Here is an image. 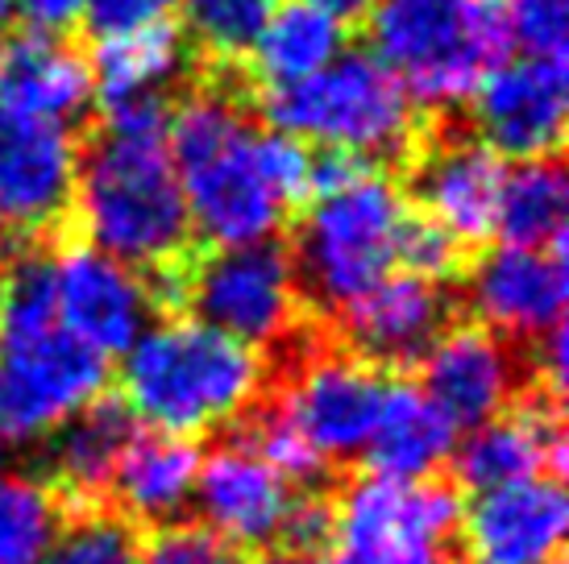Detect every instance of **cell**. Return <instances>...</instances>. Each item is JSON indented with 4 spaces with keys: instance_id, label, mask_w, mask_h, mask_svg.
<instances>
[{
    "instance_id": "obj_1",
    "label": "cell",
    "mask_w": 569,
    "mask_h": 564,
    "mask_svg": "<svg viewBox=\"0 0 569 564\" xmlns=\"http://www.w3.org/2000/svg\"><path fill=\"white\" fill-rule=\"evenodd\" d=\"M167 95L112 104L76 162L71 216L92 250L142 274L196 253L188 200L167 150Z\"/></svg>"
},
{
    "instance_id": "obj_2",
    "label": "cell",
    "mask_w": 569,
    "mask_h": 564,
    "mask_svg": "<svg viewBox=\"0 0 569 564\" xmlns=\"http://www.w3.org/2000/svg\"><path fill=\"white\" fill-rule=\"evenodd\" d=\"M262 357L200 320H162L146 329L121 365V403L150 432H221L262 394Z\"/></svg>"
},
{
    "instance_id": "obj_3",
    "label": "cell",
    "mask_w": 569,
    "mask_h": 564,
    "mask_svg": "<svg viewBox=\"0 0 569 564\" xmlns=\"http://www.w3.org/2000/svg\"><path fill=\"white\" fill-rule=\"evenodd\" d=\"M253 133L258 129L238 109V95L224 88L191 92L167 121V150L188 200L191 233L217 250L270 241L287 216L262 179Z\"/></svg>"
},
{
    "instance_id": "obj_4",
    "label": "cell",
    "mask_w": 569,
    "mask_h": 564,
    "mask_svg": "<svg viewBox=\"0 0 569 564\" xmlns=\"http://www.w3.org/2000/svg\"><path fill=\"white\" fill-rule=\"evenodd\" d=\"M370 47L411 104H466L490 67L511 59L503 0H375Z\"/></svg>"
},
{
    "instance_id": "obj_5",
    "label": "cell",
    "mask_w": 569,
    "mask_h": 564,
    "mask_svg": "<svg viewBox=\"0 0 569 564\" xmlns=\"http://www.w3.org/2000/svg\"><path fill=\"white\" fill-rule=\"evenodd\" d=\"M411 204L382 171L300 208L291 241V274L300 303L312 312H346L399 266V236Z\"/></svg>"
},
{
    "instance_id": "obj_6",
    "label": "cell",
    "mask_w": 569,
    "mask_h": 564,
    "mask_svg": "<svg viewBox=\"0 0 569 564\" xmlns=\"http://www.w3.org/2000/svg\"><path fill=\"white\" fill-rule=\"evenodd\" d=\"M258 104L274 133L366 158L370 167L403 162L420 138L411 95L375 54H341L303 83L262 92Z\"/></svg>"
},
{
    "instance_id": "obj_7",
    "label": "cell",
    "mask_w": 569,
    "mask_h": 564,
    "mask_svg": "<svg viewBox=\"0 0 569 564\" xmlns=\"http://www.w3.org/2000/svg\"><path fill=\"white\" fill-rule=\"evenodd\" d=\"M274 365H279V382L267 394L300 427V436L329 465H346L353 456H362L379 423L391 374L366 365L349 349L308 336L303 329L274 353Z\"/></svg>"
},
{
    "instance_id": "obj_8",
    "label": "cell",
    "mask_w": 569,
    "mask_h": 564,
    "mask_svg": "<svg viewBox=\"0 0 569 564\" xmlns=\"http://www.w3.org/2000/svg\"><path fill=\"white\" fill-rule=\"evenodd\" d=\"M337 502L349 564H461L466 502L449 482H391L366 473Z\"/></svg>"
},
{
    "instance_id": "obj_9",
    "label": "cell",
    "mask_w": 569,
    "mask_h": 564,
    "mask_svg": "<svg viewBox=\"0 0 569 564\" xmlns=\"http://www.w3.org/2000/svg\"><path fill=\"white\" fill-rule=\"evenodd\" d=\"M183 308L238 345L270 353H279L303 329L291 258L279 241L212 250L204 258L191 253L183 270Z\"/></svg>"
},
{
    "instance_id": "obj_10",
    "label": "cell",
    "mask_w": 569,
    "mask_h": 564,
    "mask_svg": "<svg viewBox=\"0 0 569 564\" xmlns=\"http://www.w3.org/2000/svg\"><path fill=\"white\" fill-rule=\"evenodd\" d=\"M109 382V361L59 324L0 336V453L47 444Z\"/></svg>"
},
{
    "instance_id": "obj_11",
    "label": "cell",
    "mask_w": 569,
    "mask_h": 564,
    "mask_svg": "<svg viewBox=\"0 0 569 564\" xmlns=\"http://www.w3.org/2000/svg\"><path fill=\"white\" fill-rule=\"evenodd\" d=\"M76 162L71 129L0 100V241L54 233L71 216Z\"/></svg>"
},
{
    "instance_id": "obj_12",
    "label": "cell",
    "mask_w": 569,
    "mask_h": 564,
    "mask_svg": "<svg viewBox=\"0 0 569 564\" xmlns=\"http://www.w3.org/2000/svg\"><path fill=\"white\" fill-rule=\"evenodd\" d=\"M408 162V204L441 224L466 250L495 233V208L503 188V162L461 129L416 138Z\"/></svg>"
},
{
    "instance_id": "obj_13",
    "label": "cell",
    "mask_w": 569,
    "mask_h": 564,
    "mask_svg": "<svg viewBox=\"0 0 569 564\" xmlns=\"http://www.w3.org/2000/svg\"><path fill=\"white\" fill-rule=\"evenodd\" d=\"M475 133L490 154L537 162L557 158L566 138V59H507L475 88Z\"/></svg>"
},
{
    "instance_id": "obj_14",
    "label": "cell",
    "mask_w": 569,
    "mask_h": 564,
    "mask_svg": "<svg viewBox=\"0 0 569 564\" xmlns=\"http://www.w3.org/2000/svg\"><path fill=\"white\" fill-rule=\"evenodd\" d=\"M50 266L59 329L104 361L129 353L154 312L142 274L92 245H63Z\"/></svg>"
},
{
    "instance_id": "obj_15",
    "label": "cell",
    "mask_w": 569,
    "mask_h": 564,
    "mask_svg": "<svg viewBox=\"0 0 569 564\" xmlns=\"http://www.w3.org/2000/svg\"><path fill=\"white\" fill-rule=\"evenodd\" d=\"M420 391L453 427L475 432L528 391L523 349L499 341L482 324H449L420 361Z\"/></svg>"
},
{
    "instance_id": "obj_16",
    "label": "cell",
    "mask_w": 569,
    "mask_h": 564,
    "mask_svg": "<svg viewBox=\"0 0 569 564\" xmlns=\"http://www.w3.org/2000/svg\"><path fill=\"white\" fill-rule=\"evenodd\" d=\"M453 315H458V299L441 282L399 270L341 312V336H346L341 349L382 374H396L425 361L428 349L449 332Z\"/></svg>"
},
{
    "instance_id": "obj_17",
    "label": "cell",
    "mask_w": 569,
    "mask_h": 564,
    "mask_svg": "<svg viewBox=\"0 0 569 564\" xmlns=\"http://www.w3.org/2000/svg\"><path fill=\"white\" fill-rule=\"evenodd\" d=\"M466 299L478 315L475 324L507 345H532L561 329L569 299L566 250H487L466 270Z\"/></svg>"
},
{
    "instance_id": "obj_18",
    "label": "cell",
    "mask_w": 569,
    "mask_h": 564,
    "mask_svg": "<svg viewBox=\"0 0 569 564\" xmlns=\"http://www.w3.org/2000/svg\"><path fill=\"white\" fill-rule=\"evenodd\" d=\"M507 415H495L470 436L453 444V477L458 486L487 494L499 486L532 482V477H557L566 473V427H561V403L528 386Z\"/></svg>"
},
{
    "instance_id": "obj_19",
    "label": "cell",
    "mask_w": 569,
    "mask_h": 564,
    "mask_svg": "<svg viewBox=\"0 0 569 564\" xmlns=\"http://www.w3.org/2000/svg\"><path fill=\"white\" fill-rule=\"evenodd\" d=\"M569 527L557 477H532L478 494L461 511V552L478 564H549Z\"/></svg>"
},
{
    "instance_id": "obj_20",
    "label": "cell",
    "mask_w": 569,
    "mask_h": 564,
    "mask_svg": "<svg viewBox=\"0 0 569 564\" xmlns=\"http://www.w3.org/2000/svg\"><path fill=\"white\" fill-rule=\"evenodd\" d=\"M291 498L296 490L229 432L212 453H200L196 502L204 511V527L224 535L241 552L279 540Z\"/></svg>"
},
{
    "instance_id": "obj_21",
    "label": "cell",
    "mask_w": 569,
    "mask_h": 564,
    "mask_svg": "<svg viewBox=\"0 0 569 564\" xmlns=\"http://www.w3.org/2000/svg\"><path fill=\"white\" fill-rule=\"evenodd\" d=\"M133 436H138L133 411L121 403V394L109 391H100L88 407H80L71 420L54 427V436L47 440V477L42 482L63 498L67 515L104 506L100 498L109 494L117 461Z\"/></svg>"
},
{
    "instance_id": "obj_22",
    "label": "cell",
    "mask_w": 569,
    "mask_h": 564,
    "mask_svg": "<svg viewBox=\"0 0 569 564\" xmlns=\"http://www.w3.org/2000/svg\"><path fill=\"white\" fill-rule=\"evenodd\" d=\"M92 95V67L63 38L21 30L0 47V100L9 109L71 129Z\"/></svg>"
},
{
    "instance_id": "obj_23",
    "label": "cell",
    "mask_w": 569,
    "mask_h": 564,
    "mask_svg": "<svg viewBox=\"0 0 569 564\" xmlns=\"http://www.w3.org/2000/svg\"><path fill=\"white\" fill-rule=\"evenodd\" d=\"M458 427L425 399L416 382H396L382 394L379 423L366 444V465L375 477L391 482H428L453 456Z\"/></svg>"
},
{
    "instance_id": "obj_24",
    "label": "cell",
    "mask_w": 569,
    "mask_h": 564,
    "mask_svg": "<svg viewBox=\"0 0 569 564\" xmlns=\"http://www.w3.org/2000/svg\"><path fill=\"white\" fill-rule=\"evenodd\" d=\"M196 473H200V449L183 436H167V432H142L129 440V449L117 461L112 473V498H117V515L129 523H174L196 494Z\"/></svg>"
},
{
    "instance_id": "obj_25",
    "label": "cell",
    "mask_w": 569,
    "mask_h": 564,
    "mask_svg": "<svg viewBox=\"0 0 569 564\" xmlns=\"http://www.w3.org/2000/svg\"><path fill=\"white\" fill-rule=\"evenodd\" d=\"M341 54H346V21H337L308 0H287L250 47V75L258 92H274L312 79Z\"/></svg>"
},
{
    "instance_id": "obj_26",
    "label": "cell",
    "mask_w": 569,
    "mask_h": 564,
    "mask_svg": "<svg viewBox=\"0 0 569 564\" xmlns=\"http://www.w3.org/2000/svg\"><path fill=\"white\" fill-rule=\"evenodd\" d=\"M88 67H92V92L100 95L104 109L142 100V95H167V83H174L188 67V38L171 21L104 38L96 42Z\"/></svg>"
},
{
    "instance_id": "obj_27",
    "label": "cell",
    "mask_w": 569,
    "mask_h": 564,
    "mask_svg": "<svg viewBox=\"0 0 569 564\" xmlns=\"http://www.w3.org/2000/svg\"><path fill=\"white\" fill-rule=\"evenodd\" d=\"M566 208L569 188L561 158L520 162L516 171H503L495 233L516 250H566Z\"/></svg>"
},
{
    "instance_id": "obj_28",
    "label": "cell",
    "mask_w": 569,
    "mask_h": 564,
    "mask_svg": "<svg viewBox=\"0 0 569 564\" xmlns=\"http://www.w3.org/2000/svg\"><path fill=\"white\" fill-rule=\"evenodd\" d=\"M67 506L30 470L0 465V564H42Z\"/></svg>"
},
{
    "instance_id": "obj_29",
    "label": "cell",
    "mask_w": 569,
    "mask_h": 564,
    "mask_svg": "<svg viewBox=\"0 0 569 564\" xmlns=\"http://www.w3.org/2000/svg\"><path fill=\"white\" fill-rule=\"evenodd\" d=\"M283 0H179L183 38L217 63L246 59Z\"/></svg>"
},
{
    "instance_id": "obj_30",
    "label": "cell",
    "mask_w": 569,
    "mask_h": 564,
    "mask_svg": "<svg viewBox=\"0 0 569 564\" xmlns=\"http://www.w3.org/2000/svg\"><path fill=\"white\" fill-rule=\"evenodd\" d=\"M42 564H142V535L126 515L88 506L67 515Z\"/></svg>"
},
{
    "instance_id": "obj_31",
    "label": "cell",
    "mask_w": 569,
    "mask_h": 564,
    "mask_svg": "<svg viewBox=\"0 0 569 564\" xmlns=\"http://www.w3.org/2000/svg\"><path fill=\"white\" fill-rule=\"evenodd\" d=\"M399 266H403V274L445 286V282L466 274V245L411 208L403 220V236H399Z\"/></svg>"
},
{
    "instance_id": "obj_32",
    "label": "cell",
    "mask_w": 569,
    "mask_h": 564,
    "mask_svg": "<svg viewBox=\"0 0 569 564\" xmlns=\"http://www.w3.org/2000/svg\"><path fill=\"white\" fill-rule=\"evenodd\" d=\"M253 154L262 167V179L270 183V191L279 195V204L287 212H300L312 200V154L308 145L274 129H258L253 133Z\"/></svg>"
},
{
    "instance_id": "obj_33",
    "label": "cell",
    "mask_w": 569,
    "mask_h": 564,
    "mask_svg": "<svg viewBox=\"0 0 569 564\" xmlns=\"http://www.w3.org/2000/svg\"><path fill=\"white\" fill-rule=\"evenodd\" d=\"M511 50L528 59H566L569 0H503Z\"/></svg>"
},
{
    "instance_id": "obj_34",
    "label": "cell",
    "mask_w": 569,
    "mask_h": 564,
    "mask_svg": "<svg viewBox=\"0 0 569 564\" xmlns=\"http://www.w3.org/2000/svg\"><path fill=\"white\" fill-rule=\"evenodd\" d=\"M142 564H246V552L204 523H162L142 540Z\"/></svg>"
},
{
    "instance_id": "obj_35",
    "label": "cell",
    "mask_w": 569,
    "mask_h": 564,
    "mask_svg": "<svg viewBox=\"0 0 569 564\" xmlns=\"http://www.w3.org/2000/svg\"><path fill=\"white\" fill-rule=\"evenodd\" d=\"M179 0H83V26L96 42L162 26Z\"/></svg>"
},
{
    "instance_id": "obj_36",
    "label": "cell",
    "mask_w": 569,
    "mask_h": 564,
    "mask_svg": "<svg viewBox=\"0 0 569 564\" xmlns=\"http://www.w3.org/2000/svg\"><path fill=\"white\" fill-rule=\"evenodd\" d=\"M13 9L21 13L26 30L63 38L83 17V0H13Z\"/></svg>"
},
{
    "instance_id": "obj_37",
    "label": "cell",
    "mask_w": 569,
    "mask_h": 564,
    "mask_svg": "<svg viewBox=\"0 0 569 564\" xmlns=\"http://www.w3.org/2000/svg\"><path fill=\"white\" fill-rule=\"evenodd\" d=\"M262 564H349V561H332V556H296V552H274Z\"/></svg>"
},
{
    "instance_id": "obj_38",
    "label": "cell",
    "mask_w": 569,
    "mask_h": 564,
    "mask_svg": "<svg viewBox=\"0 0 569 564\" xmlns=\"http://www.w3.org/2000/svg\"><path fill=\"white\" fill-rule=\"evenodd\" d=\"M9 17H13V0H0V30H4Z\"/></svg>"
},
{
    "instance_id": "obj_39",
    "label": "cell",
    "mask_w": 569,
    "mask_h": 564,
    "mask_svg": "<svg viewBox=\"0 0 569 564\" xmlns=\"http://www.w3.org/2000/svg\"><path fill=\"white\" fill-rule=\"evenodd\" d=\"M549 564H561V561H549Z\"/></svg>"
}]
</instances>
